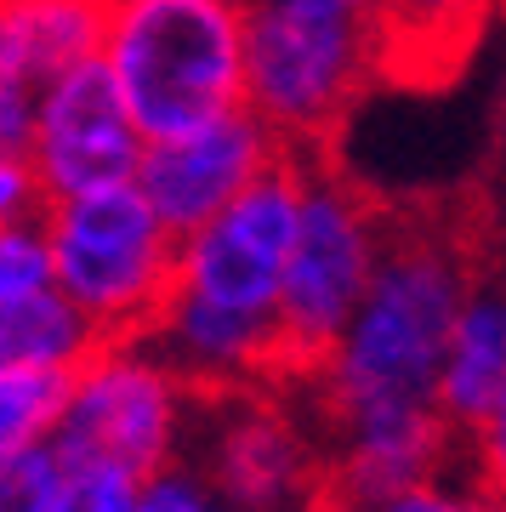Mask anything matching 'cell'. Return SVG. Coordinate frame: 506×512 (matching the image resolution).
I'll list each match as a JSON object with an SVG mask.
<instances>
[{
    "label": "cell",
    "mask_w": 506,
    "mask_h": 512,
    "mask_svg": "<svg viewBox=\"0 0 506 512\" xmlns=\"http://www.w3.org/2000/svg\"><path fill=\"white\" fill-rule=\"evenodd\" d=\"M472 234L450 217H393L381 268L347 319L342 342L302 387H290L308 410L319 444L370 427V421L444 416L438 410V370L461 302L478 285Z\"/></svg>",
    "instance_id": "cell-1"
},
{
    "label": "cell",
    "mask_w": 506,
    "mask_h": 512,
    "mask_svg": "<svg viewBox=\"0 0 506 512\" xmlns=\"http://www.w3.org/2000/svg\"><path fill=\"white\" fill-rule=\"evenodd\" d=\"M381 80L376 6L364 0H245V109L290 148L325 154Z\"/></svg>",
    "instance_id": "cell-2"
},
{
    "label": "cell",
    "mask_w": 506,
    "mask_h": 512,
    "mask_svg": "<svg viewBox=\"0 0 506 512\" xmlns=\"http://www.w3.org/2000/svg\"><path fill=\"white\" fill-rule=\"evenodd\" d=\"M103 63L148 143L217 126L245 109V0H114Z\"/></svg>",
    "instance_id": "cell-3"
},
{
    "label": "cell",
    "mask_w": 506,
    "mask_h": 512,
    "mask_svg": "<svg viewBox=\"0 0 506 512\" xmlns=\"http://www.w3.org/2000/svg\"><path fill=\"white\" fill-rule=\"evenodd\" d=\"M52 285L97 342H131L160 325L177 291V245L137 183L46 205Z\"/></svg>",
    "instance_id": "cell-4"
},
{
    "label": "cell",
    "mask_w": 506,
    "mask_h": 512,
    "mask_svg": "<svg viewBox=\"0 0 506 512\" xmlns=\"http://www.w3.org/2000/svg\"><path fill=\"white\" fill-rule=\"evenodd\" d=\"M194 416L199 387L182 382V370L148 336L97 342L69 370L52 444L74 473H114L143 484L188 461Z\"/></svg>",
    "instance_id": "cell-5"
},
{
    "label": "cell",
    "mask_w": 506,
    "mask_h": 512,
    "mask_svg": "<svg viewBox=\"0 0 506 512\" xmlns=\"http://www.w3.org/2000/svg\"><path fill=\"white\" fill-rule=\"evenodd\" d=\"M387 234L393 211H381L376 194H364L325 154H308V200L279 296V387H302L330 359L376 279Z\"/></svg>",
    "instance_id": "cell-6"
},
{
    "label": "cell",
    "mask_w": 506,
    "mask_h": 512,
    "mask_svg": "<svg viewBox=\"0 0 506 512\" xmlns=\"http://www.w3.org/2000/svg\"><path fill=\"white\" fill-rule=\"evenodd\" d=\"M302 200H308V154H285L222 217L177 245L171 302L279 336V296L302 228Z\"/></svg>",
    "instance_id": "cell-7"
},
{
    "label": "cell",
    "mask_w": 506,
    "mask_h": 512,
    "mask_svg": "<svg viewBox=\"0 0 506 512\" xmlns=\"http://www.w3.org/2000/svg\"><path fill=\"white\" fill-rule=\"evenodd\" d=\"M188 467L251 512H308L325 495V444L290 387L199 393Z\"/></svg>",
    "instance_id": "cell-8"
},
{
    "label": "cell",
    "mask_w": 506,
    "mask_h": 512,
    "mask_svg": "<svg viewBox=\"0 0 506 512\" xmlns=\"http://www.w3.org/2000/svg\"><path fill=\"white\" fill-rule=\"evenodd\" d=\"M148 137L137 131L109 63H80L40 86L29 160L40 171L46 200H80L97 188L137 183Z\"/></svg>",
    "instance_id": "cell-9"
},
{
    "label": "cell",
    "mask_w": 506,
    "mask_h": 512,
    "mask_svg": "<svg viewBox=\"0 0 506 512\" xmlns=\"http://www.w3.org/2000/svg\"><path fill=\"white\" fill-rule=\"evenodd\" d=\"M285 154L290 148L279 143L251 109H239V114H228V120H217V126L188 131V137L148 143L137 188H143V200L160 211L165 228L177 239H188L211 217H222L245 188L262 183Z\"/></svg>",
    "instance_id": "cell-10"
},
{
    "label": "cell",
    "mask_w": 506,
    "mask_h": 512,
    "mask_svg": "<svg viewBox=\"0 0 506 512\" xmlns=\"http://www.w3.org/2000/svg\"><path fill=\"white\" fill-rule=\"evenodd\" d=\"M506 12V0H376L381 80L438 86L450 80Z\"/></svg>",
    "instance_id": "cell-11"
},
{
    "label": "cell",
    "mask_w": 506,
    "mask_h": 512,
    "mask_svg": "<svg viewBox=\"0 0 506 512\" xmlns=\"http://www.w3.org/2000/svg\"><path fill=\"white\" fill-rule=\"evenodd\" d=\"M506 387V279H478L455 313L444 370H438V410L467 439L489 416V404Z\"/></svg>",
    "instance_id": "cell-12"
},
{
    "label": "cell",
    "mask_w": 506,
    "mask_h": 512,
    "mask_svg": "<svg viewBox=\"0 0 506 512\" xmlns=\"http://www.w3.org/2000/svg\"><path fill=\"white\" fill-rule=\"evenodd\" d=\"M114 0H0V46L35 86L97 63Z\"/></svg>",
    "instance_id": "cell-13"
},
{
    "label": "cell",
    "mask_w": 506,
    "mask_h": 512,
    "mask_svg": "<svg viewBox=\"0 0 506 512\" xmlns=\"http://www.w3.org/2000/svg\"><path fill=\"white\" fill-rule=\"evenodd\" d=\"M91 348H97V336L57 291L0 302V370H57V376H69Z\"/></svg>",
    "instance_id": "cell-14"
},
{
    "label": "cell",
    "mask_w": 506,
    "mask_h": 512,
    "mask_svg": "<svg viewBox=\"0 0 506 512\" xmlns=\"http://www.w3.org/2000/svg\"><path fill=\"white\" fill-rule=\"evenodd\" d=\"M63 393L69 376L57 370H0V461L52 439Z\"/></svg>",
    "instance_id": "cell-15"
},
{
    "label": "cell",
    "mask_w": 506,
    "mask_h": 512,
    "mask_svg": "<svg viewBox=\"0 0 506 512\" xmlns=\"http://www.w3.org/2000/svg\"><path fill=\"white\" fill-rule=\"evenodd\" d=\"M74 467L57 456V444H29L0 461V512H57L69 495Z\"/></svg>",
    "instance_id": "cell-16"
},
{
    "label": "cell",
    "mask_w": 506,
    "mask_h": 512,
    "mask_svg": "<svg viewBox=\"0 0 506 512\" xmlns=\"http://www.w3.org/2000/svg\"><path fill=\"white\" fill-rule=\"evenodd\" d=\"M353 512H506V501L461 461L450 473H433V478L404 484L393 495H376V501H364Z\"/></svg>",
    "instance_id": "cell-17"
},
{
    "label": "cell",
    "mask_w": 506,
    "mask_h": 512,
    "mask_svg": "<svg viewBox=\"0 0 506 512\" xmlns=\"http://www.w3.org/2000/svg\"><path fill=\"white\" fill-rule=\"evenodd\" d=\"M46 291H57L46 222H12V228H0V302H23V296H46Z\"/></svg>",
    "instance_id": "cell-18"
},
{
    "label": "cell",
    "mask_w": 506,
    "mask_h": 512,
    "mask_svg": "<svg viewBox=\"0 0 506 512\" xmlns=\"http://www.w3.org/2000/svg\"><path fill=\"white\" fill-rule=\"evenodd\" d=\"M131 512H251V507H234V501L211 490L188 461H177V467H165V473L137 484V507Z\"/></svg>",
    "instance_id": "cell-19"
},
{
    "label": "cell",
    "mask_w": 506,
    "mask_h": 512,
    "mask_svg": "<svg viewBox=\"0 0 506 512\" xmlns=\"http://www.w3.org/2000/svg\"><path fill=\"white\" fill-rule=\"evenodd\" d=\"M46 205L52 200H46V188H40L35 160L0 148V228H12V222H40Z\"/></svg>",
    "instance_id": "cell-20"
},
{
    "label": "cell",
    "mask_w": 506,
    "mask_h": 512,
    "mask_svg": "<svg viewBox=\"0 0 506 512\" xmlns=\"http://www.w3.org/2000/svg\"><path fill=\"white\" fill-rule=\"evenodd\" d=\"M461 456H467L472 473H478L489 490L506 501V387H501V399L489 404V416L472 427L467 439H461Z\"/></svg>",
    "instance_id": "cell-21"
},
{
    "label": "cell",
    "mask_w": 506,
    "mask_h": 512,
    "mask_svg": "<svg viewBox=\"0 0 506 512\" xmlns=\"http://www.w3.org/2000/svg\"><path fill=\"white\" fill-rule=\"evenodd\" d=\"M137 507V484L131 478H114V473H74L69 478V495L57 512H131Z\"/></svg>",
    "instance_id": "cell-22"
},
{
    "label": "cell",
    "mask_w": 506,
    "mask_h": 512,
    "mask_svg": "<svg viewBox=\"0 0 506 512\" xmlns=\"http://www.w3.org/2000/svg\"><path fill=\"white\" fill-rule=\"evenodd\" d=\"M308 512H353V507H347V501H336V495H330V490H325V495H319V501H313V507H308Z\"/></svg>",
    "instance_id": "cell-23"
},
{
    "label": "cell",
    "mask_w": 506,
    "mask_h": 512,
    "mask_svg": "<svg viewBox=\"0 0 506 512\" xmlns=\"http://www.w3.org/2000/svg\"><path fill=\"white\" fill-rule=\"evenodd\" d=\"M364 6H376V0H364Z\"/></svg>",
    "instance_id": "cell-24"
}]
</instances>
